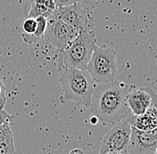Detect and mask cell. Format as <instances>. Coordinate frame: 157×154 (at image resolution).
Wrapping results in <instances>:
<instances>
[{
  "label": "cell",
  "instance_id": "1",
  "mask_svg": "<svg viewBox=\"0 0 157 154\" xmlns=\"http://www.w3.org/2000/svg\"><path fill=\"white\" fill-rule=\"evenodd\" d=\"M132 85L114 80L94 87L89 108L98 121L117 124L130 115L127 96Z\"/></svg>",
  "mask_w": 157,
  "mask_h": 154
},
{
  "label": "cell",
  "instance_id": "2",
  "mask_svg": "<svg viewBox=\"0 0 157 154\" xmlns=\"http://www.w3.org/2000/svg\"><path fill=\"white\" fill-rule=\"evenodd\" d=\"M97 47L94 29L80 30L68 47L60 52L58 71L64 69H76L87 71L88 62Z\"/></svg>",
  "mask_w": 157,
  "mask_h": 154
},
{
  "label": "cell",
  "instance_id": "3",
  "mask_svg": "<svg viewBox=\"0 0 157 154\" xmlns=\"http://www.w3.org/2000/svg\"><path fill=\"white\" fill-rule=\"evenodd\" d=\"M59 82L63 95L61 102H75L78 104L89 107L94 91V81L87 71L76 69H64L59 70Z\"/></svg>",
  "mask_w": 157,
  "mask_h": 154
},
{
  "label": "cell",
  "instance_id": "4",
  "mask_svg": "<svg viewBox=\"0 0 157 154\" xmlns=\"http://www.w3.org/2000/svg\"><path fill=\"white\" fill-rule=\"evenodd\" d=\"M116 57V51L106 45L96 47L87 66V72L94 82L107 84L115 80Z\"/></svg>",
  "mask_w": 157,
  "mask_h": 154
},
{
  "label": "cell",
  "instance_id": "5",
  "mask_svg": "<svg viewBox=\"0 0 157 154\" xmlns=\"http://www.w3.org/2000/svg\"><path fill=\"white\" fill-rule=\"evenodd\" d=\"M130 116L131 114L115 124L113 127L105 134L102 140L99 154L128 151L131 135V125L129 123Z\"/></svg>",
  "mask_w": 157,
  "mask_h": 154
},
{
  "label": "cell",
  "instance_id": "6",
  "mask_svg": "<svg viewBox=\"0 0 157 154\" xmlns=\"http://www.w3.org/2000/svg\"><path fill=\"white\" fill-rule=\"evenodd\" d=\"M48 19L61 21L78 31L84 29H94V23L87 10L78 1L66 6L56 7Z\"/></svg>",
  "mask_w": 157,
  "mask_h": 154
},
{
  "label": "cell",
  "instance_id": "7",
  "mask_svg": "<svg viewBox=\"0 0 157 154\" xmlns=\"http://www.w3.org/2000/svg\"><path fill=\"white\" fill-rule=\"evenodd\" d=\"M78 30L68 26L61 21L48 19L45 39L60 52L65 49L78 34Z\"/></svg>",
  "mask_w": 157,
  "mask_h": 154
},
{
  "label": "cell",
  "instance_id": "8",
  "mask_svg": "<svg viewBox=\"0 0 157 154\" xmlns=\"http://www.w3.org/2000/svg\"><path fill=\"white\" fill-rule=\"evenodd\" d=\"M127 104L132 115L140 116L153 104H156V95L150 87H137L132 85L127 96Z\"/></svg>",
  "mask_w": 157,
  "mask_h": 154
},
{
  "label": "cell",
  "instance_id": "9",
  "mask_svg": "<svg viewBox=\"0 0 157 154\" xmlns=\"http://www.w3.org/2000/svg\"><path fill=\"white\" fill-rule=\"evenodd\" d=\"M156 129L144 132L131 126L128 154H156Z\"/></svg>",
  "mask_w": 157,
  "mask_h": 154
},
{
  "label": "cell",
  "instance_id": "10",
  "mask_svg": "<svg viewBox=\"0 0 157 154\" xmlns=\"http://www.w3.org/2000/svg\"><path fill=\"white\" fill-rule=\"evenodd\" d=\"M156 107V104H153L144 114L140 116H133L131 114L129 118L131 126L144 132L155 130L157 126Z\"/></svg>",
  "mask_w": 157,
  "mask_h": 154
},
{
  "label": "cell",
  "instance_id": "11",
  "mask_svg": "<svg viewBox=\"0 0 157 154\" xmlns=\"http://www.w3.org/2000/svg\"><path fill=\"white\" fill-rule=\"evenodd\" d=\"M56 10V4L53 0L31 1L28 8V18L37 19L44 17L48 20Z\"/></svg>",
  "mask_w": 157,
  "mask_h": 154
},
{
  "label": "cell",
  "instance_id": "12",
  "mask_svg": "<svg viewBox=\"0 0 157 154\" xmlns=\"http://www.w3.org/2000/svg\"><path fill=\"white\" fill-rule=\"evenodd\" d=\"M0 154H17L9 122L0 126Z\"/></svg>",
  "mask_w": 157,
  "mask_h": 154
},
{
  "label": "cell",
  "instance_id": "13",
  "mask_svg": "<svg viewBox=\"0 0 157 154\" xmlns=\"http://www.w3.org/2000/svg\"><path fill=\"white\" fill-rule=\"evenodd\" d=\"M36 27H37L36 19H32V18L25 19L22 23V30H23L22 36H26V37L32 36L36 31Z\"/></svg>",
  "mask_w": 157,
  "mask_h": 154
},
{
  "label": "cell",
  "instance_id": "14",
  "mask_svg": "<svg viewBox=\"0 0 157 154\" xmlns=\"http://www.w3.org/2000/svg\"><path fill=\"white\" fill-rule=\"evenodd\" d=\"M6 88L0 80V110H4L6 103Z\"/></svg>",
  "mask_w": 157,
  "mask_h": 154
},
{
  "label": "cell",
  "instance_id": "15",
  "mask_svg": "<svg viewBox=\"0 0 157 154\" xmlns=\"http://www.w3.org/2000/svg\"><path fill=\"white\" fill-rule=\"evenodd\" d=\"M68 154H84V152L81 150H79V149H73Z\"/></svg>",
  "mask_w": 157,
  "mask_h": 154
},
{
  "label": "cell",
  "instance_id": "16",
  "mask_svg": "<svg viewBox=\"0 0 157 154\" xmlns=\"http://www.w3.org/2000/svg\"><path fill=\"white\" fill-rule=\"evenodd\" d=\"M98 119L95 117V116H92L91 118H90V123L91 124H93V125H96V124H98Z\"/></svg>",
  "mask_w": 157,
  "mask_h": 154
},
{
  "label": "cell",
  "instance_id": "17",
  "mask_svg": "<svg viewBox=\"0 0 157 154\" xmlns=\"http://www.w3.org/2000/svg\"><path fill=\"white\" fill-rule=\"evenodd\" d=\"M106 154H128V151H125V152H109Z\"/></svg>",
  "mask_w": 157,
  "mask_h": 154
}]
</instances>
